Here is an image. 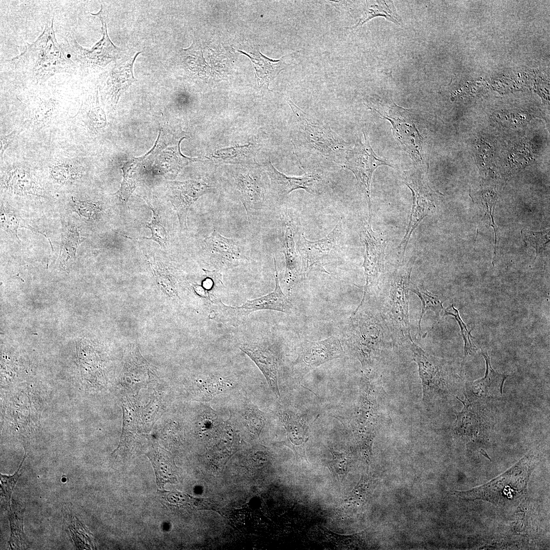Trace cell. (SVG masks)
Masks as SVG:
<instances>
[{"label":"cell","instance_id":"15","mask_svg":"<svg viewBox=\"0 0 550 550\" xmlns=\"http://www.w3.org/2000/svg\"><path fill=\"white\" fill-rule=\"evenodd\" d=\"M234 179L248 220L250 222L263 205L266 191L264 182L257 172H241L234 176Z\"/></svg>","mask_w":550,"mask_h":550},{"label":"cell","instance_id":"2","mask_svg":"<svg viewBox=\"0 0 550 550\" xmlns=\"http://www.w3.org/2000/svg\"><path fill=\"white\" fill-rule=\"evenodd\" d=\"M9 62L19 78L35 84L57 73L72 72L75 67L57 41L52 21L33 43L26 45L23 51Z\"/></svg>","mask_w":550,"mask_h":550},{"label":"cell","instance_id":"23","mask_svg":"<svg viewBox=\"0 0 550 550\" xmlns=\"http://www.w3.org/2000/svg\"><path fill=\"white\" fill-rule=\"evenodd\" d=\"M280 418L286 429L290 447L297 456L306 459L305 446L309 438V427L306 420L289 410H283Z\"/></svg>","mask_w":550,"mask_h":550},{"label":"cell","instance_id":"40","mask_svg":"<svg viewBox=\"0 0 550 550\" xmlns=\"http://www.w3.org/2000/svg\"><path fill=\"white\" fill-rule=\"evenodd\" d=\"M133 173L123 172V179L119 190L113 194L117 196L120 202L126 204L130 196L136 187V183L132 177Z\"/></svg>","mask_w":550,"mask_h":550},{"label":"cell","instance_id":"22","mask_svg":"<svg viewBox=\"0 0 550 550\" xmlns=\"http://www.w3.org/2000/svg\"><path fill=\"white\" fill-rule=\"evenodd\" d=\"M275 268V287L272 291L253 299H248L239 307L231 308L236 311L249 314L259 310H273L283 313H289L292 308L291 302L284 293L280 285L278 271L276 259L273 257Z\"/></svg>","mask_w":550,"mask_h":550},{"label":"cell","instance_id":"38","mask_svg":"<svg viewBox=\"0 0 550 550\" xmlns=\"http://www.w3.org/2000/svg\"><path fill=\"white\" fill-rule=\"evenodd\" d=\"M244 419L249 430L259 435L265 424L264 414L256 407H250L244 414Z\"/></svg>","mask_w":550,"mask_h":550},{"label":"cell","instance_id":"39","mask_svg":"<svg viewBox=\"0 0 550 550\" xmlns=\"http://www.w3.org/2000/svg\"><path fill=\"white\" fill-rule=\"evenodd\" d=\"M444 314L443 317L445 316H452L455 317V319L457 321L463 337V339L464 342V354L466 356L468 354L471 353L476 349V347L474 346L471 341L470 337H472L470 334L471 331H468L465 324L461 319L458 311L455 309L453 305L450 306L446 309H444Z\"/></svg>","mask_w":550,"mask_h":550},{"label":"cell","instance_id":"5","mask_svg":"<svg viewBox=\"0 0 550 550\" xmlns=\"http://www.w3.org/2000/svg\"><path fill=\"white\" fill-rule=\"evenodd\" d=\"M413 262L401 265L394 272L386 309L393 334L394 342L407 343L412 340L409 322L408 290Z\"/></svg>","mask_w":550,"mask_h":550},{"label":"cell","instance_id":"24","mask_svg":"<svg viewBox=\"0 0 550 550\" xmlns=\"http://www.w3.org/2000/svg\"><path fill=\"white\" fill-rule=\"evenodd\" d=\"M481 353L486 362L485 374L483 378L472 384L471 390L480 397H491L500 395L502 394L503 384L508 375L495 371L491 367L487 352L481 348Z\"/></svg>","mask_w":550,"mask_h":550},{"label":"cell","instance_id":"36","mask_svg":"<svg viewBox=\"0 0 550 550\" xmlns=\"http://www.w3.org/2000/svg\"><path fill=\"white\" fill-rule=\"evenodd\" d=\"M144 199L146 201L153 213L151 222L146 224V226L151 230V236L149 238L142 237L140 238V239L152 240L158 243L160 246L164 247L168 244L166 228L161 223L157 211L148 201Z\"/></svg>","mask_w":550,"mask_h":550},{"label":"cell","instance_id":"19","mask_svg":"<svg viewBox=\"0 0 550 550\" xmlns=\"http://www.w3.org/2000/svg\"><path fill=\"white\" fill-rule=\"evenodd\" d=\"M204 242L207 251L225 266H236L246 259L239 240L226 237L215 229Z\"/></svg>","mask_w":550,"mask_h":550},{"label":"cell","instance_id":"43","mask_svg":"<svg viewBox=\"0 0 550 550\" xmlns=\"http://www.w3.org/2000/svg\"><path fill=\"white\" fill-rule=\"evenodd\" d=\"M77 212L80 215L88 219L96 217L100 210L99 207L96 204L88 202L73 200Z\"/></svg>","mask_w":550,"mask_h":550},{"label":"cell","instance_id":"29","mask_svg":"<svg viewBox=\"0 0 550 550\" xmlns=\"http://www.w3.org/2000/svg\"><path fill=\"white\" fill-rule=\"evenodd\" d=\"M6 187L18 195L38 194V188L30 173L23 169H17L10 173Z\"/></svg>","mask_w":550,"mask_h":550},{"label":"cell","instance_id":"18","mask_svg":"<svg viewBox=\"0 0 550 550\" xmlns=\"http://www.w3.org/2000/svg\"><path fill=\"white\" fill-rule=\"evenodd\" d=\"M282 221L283 253L286 263L284 282L290 290L302 278V260L297 254L294 240L298 229L297 224H295L288 215L284 216Z\"/></svg>","mask_w":550,"mask_h":550},{"label":"cell","instance_id":"8","mask_svg":"<svg viewBox=\"0 0 550 550\" xmlns=\"http://www.w3.org/2000/svg\"><path fill=\"white\" fill-rule=\"evenodd\" d=\"M342 230L339 222L330 233L318 240L310 241L304 234H299L296 246L302 260V277L313 270L326 272L324 266L339 254Z\"/></svg>","mask_w":550,"mask_h":550},{"label":"cell","instance_id":"41","mask_svg":"<svg viewBox=\"0 0 550 550\" xmlns=\"http://www.w3.org/2000/svg\"><path fill=\"white\" fill-rule=\"evenodd\" d=\"M24 459V458L17 471L13 475L7 476L2 474L1 475V496L5 498L7 504H9V503L14 486L21 475L20 469Z\"/></svg>","mask_w":550,"mask_h":550},{"label":"cell","instance_id":"16","mask_svg":"<svg viewBox=\"0 0 550 550\" xmlns=\"http://www.w3.org/2000/svg\"><path fill=\"white\" fill-rule=\"evenodd\" d=\"M344 354L340 339L331 336L320 341H303L297 362L310 367H317L329 361L341 358Z\"/></svg>","mask_w":550,"mask_h":550},{"label":"cell","instance_id":"10","mask_svg":"<svg viewBox=\"0 0 550 550\" xmlns=\"http://www.w3.org/2000/svg\"><path fill=\"white\" fill-rule=\"evenodd\" d=\"M364 139V142L359 141L353 147H349L346 152L343 164L346 169L353 173L360 187L365 195L370 219L372 212L370 184L372 174L379 166L390 165L374 153L365 134Z\"/></svg>","mask_w":550,"mask_h":550},{"label":"cell","instance_id":"6","mask_svg":"<svg viewBox=\"0 0 550 550\" xmlns=\"http://www.w3.org/2000/svg\"><path fill=\"white\" fill-rule=\"evenodd\" d=\"M407 344L412 360L418 367L423 386V401L429 403L450 394L453 390L454 380L438 359L425 351L413 340Z\"/></svg>","mask_w":550,"mask_h":550},{"label":"cell","instance_id":"28","mask_svg":"<svg viewBox=\"0 0 550 550\" xmlns=\"http://www.w3.org/2000/svg\"><path fill=\"white\" fill-rule=\"evenodd\" d=\"M146 455L153 465L158 486L161 488L167 482L172 481V460L167 451L158 448H154L149 451Z\"/></svg>","mask_w":550,"mask_h":550},{"label":"cell","instance_id":"1","mask_svg":"<svg viewBox=\"0 0 550 550\" xmlns=\"http://www.w3.org/2000/svg\"><path fill=\"white\" fill-rule=\"evenodd\" d=\"M287 101L296 120L292 142L297 156L316 164L343 163L350 147L348 144L328 126L302 111L291 100Z\"/></svg>","mask_w":550,"mask_h":550},{"label":"cell","instance_id":"11","mask_svg":"<svg viewBox=\"0 0 550 550\" xmlns=\"http://www.w3.org/2000/svg\"><path fill=\"white\" fill-rule=\"evenodd\" d=\"M360 237L365 245L363 267L366 284L361 301L376 288L380 281L384 265L386 242L372 230L370 222H362Z\"/></svg>","mask_w":550,"mask_h":550},{"label":"cell","instance_id":"21","mask_svg":"<svg viewBox=\"0 0 550 550\" xmlns=\"http://www.w3.org/2000/svg\"><path fill=\"white\" fill-rule=\"evenodd\" d=\"M239 348L257 365L277 398L280 396L278 382V358L269 347L257 343H244Z\"/></svg>","mask_w":550,"mask_h":550},{"label":"cell","instance_id":"47","mask_svg":"<svg viewBox=\"0 0 550 550\" xmlns=\"http://www.w3.org/2000/svg\"><path fill=\"white\" fill-rule=\"evenodd\" d=\"M481 453H482V454H483V455H484V456H485L486 457H487L488 458H489V457H488V456H487V455H486V453H485V452H484V451L483 450H481Z\"/></svg>","mask_w":550,"mask_h":550},{"label":"cell","instance_id":"17","mask_svg":"<svg viewBox=\"0 0 550 550\" xmlns=\"http://www.w3.org/2000/svg\"><path fill=\"white\" fill-rule=\"evenodd\" d=\"M272 189L280 197H284L294 190L303 189L310 194H315L322 179L317 174L306 173L299 177L288 176L279 172L270 160L264 164Z\"/></svg>","mask_w":550,"mask_h":550},{"label":"cell","instance_id":"44","mask_svg":"<svg viewBox=\"0 0 550 550\" xmlns=\"http://www.w3.org/2000/svg\"><path fill=\"white\" fill-rule=\"evenodd\" d=\"M52 173L54 178L59 181H68L72 178V172L68 167H54Z\"/></svg>","mask_w":550,"mask_h":550},{"label":"cell","instance_id":"25","mask_svg":"<svg viewBox=\"0 0 550 550\" xmlns=\"http://www.w3.org/2000/svg\"><path fill=\"white\" fill-rule=\"evenodd\" d=\"M184 138H181L176 145L168 147L158 153L159 154L156 160V164L161 174L171 173L173 176H176L185 166L191 162L200 160L199 158L186 157L181 153L180 144Z\"/></svg>","mask_w":550,"mask_h":550},{"label":"cell","instance_id":"46","mask_svg":"<svg viewBox=\"0 0 550 550\" xmlns=\"http://www.w3.org/2000/svg\"><path fill=\"white\" fill-rule=\"evenodd\" d=\"M194 289L196 293L199 296L203 297L208 298V295L207 292L202 286L199 285H195L194 286Z\"/></svg>","mask_w":550,"mask_h":550},{"label":"cell","instance_id":"37","mask_svg":"<svg viewBox=\"0 0 550 550\" xmlns=\"http://www.w3.org/2000/svg\"><path fill=\"white\" fill-rule=\"evenodd\" d=\"M370 485V478L368 476H363L344 500V504L351 505L365 502L369 494Z\"/></svg>","mask_w":550,"mask_h":550},{"label":"cell","instance_id":"42","mask_svg":"<svg viewBox=\"0 0 550 550\" xmlns=\"http://www.w3.org/2000/svg\"><path fill=\"white\" fill-rule=\"evenodd\" d=\"M524 236L525 240H526L529 244L534 247L536 252L543 250L545 244L549 241L547 237V233L545 232H533L530 231L524 230L522 233Z\"/></svg>","mask_w":550,"mask_h":550},{"label":"cell","instance_id":"30","mask_svg":"<svg viewBox=\"0 0 550 550\" xmlns=\"http://www.w3.org/2000/svg\"><path fill=\"white\" fill-rule=\"evenodd\" d=\"M79 231L65 222H62L60 259L63 262L75 257L79 244L83 241Z\"/></svg>","mask_w":550,"mask_h":550},{"label":"cell","instance_id":"45","mask_svg":"<svg viewBox=\"0 0 550 550\" xmlns=\"http://www.w3.org/2000/svg\"><path fill=\"white\" fill-rule=\"evenodd\" d=\"M17 134V130H13L9 134L1 137V159H3L5 151L12 142Z\"/></svg>","mask_w":550,"mask_h":550},{"label":"cell","instance_id":"33","mask_svg":"<svg viewBox=\"0 0 550 550\" xmlns=\"http://www.w3.org/2000/svg\"><path fill=\"white\" fill-rule=\"evenodd\" d=\"M409 290L419 297L422 304V312L419 321V331L421 333V321L425 313L430 310L438 315L444 308L437 296L432 294L423 286L418 287L411 283Z\"/></svg>","mask_w":550,"mask_h":550},{"label":"cell","instance_id":"34","mask_svg":"<svg viewBox=\"0 0 550 550\" xmlns=\"http://www.w3.org/2000/svg\"><path fill=\"white\" fill-rule=\"evenodd\" d=\"M197 383L200 395L205 399H211L216 395L224 392L232 387L231 382L221 378L200 379Z\"/></svg>","mask_w":550,"mask_h":550},{"label":"cell","instance_id":"7","mask_svg":"<svg viewBox=\"0 0 550 550\" xmlns=\"http://www.w3.org/2000/svg\"><path fill=\"white\" fill-rule=\"evenodd\" d=\"M92 14L99 17L102 23V37L98 42L89 49L79 45L70 34L66 39L69 52L84 73L101 70L110 62L116 61L120 53V49L113 44L108 36L102 6L97 13Z\"/></svg>","mask_w":550,"mask_h":550},{"label":"cell","instance_id":"4","mask_svg":"<svg viewBox=\"0 0 550 550\" xmlns=\"http://www.w3.org/2000/svg\"><path fill=\"white\" fill-rule=\"evenodd\" d=\"M347 345L366 372L372 371L383 345V329L370 312L357 308L351 315Z\"/></svg>","mask_w":550,"mask_h":550},{"label":"cell","instance_id":"27","mask_svg":"<svg viewBox=\"0 0 550 550\" xmlns=\"http://www.w3.org/2000/svg\"><path fill=\"white\" fill-rule=\"evenodd\" d=\"M378 16H383L388 20L397 24H400L401 23V18L396 11L393 1H367V5L363 16L355 25L347 29L351 30L356 29L371 19Z\"/></svg>","mask_w":550,"mask_h":550},{"label":"cell","instance_id":"3","mask_svg":"<svg viewBox=\"0 0 550 550\" xmlns=\"http://www.w3.org/2000/svg\"><path fill=\"white\" fill-rule=\"evenodd\" d=\"M385 394L380 379L372 381L365 376L362 379L358 405L350 424L363 456L372 455V447L376 430L386 419Z\"/></svg>","mask_w":550,"mask_h":550},{"label":"cell","instance_id":"9","mask_svg":"<svg viewBox=\"0 0 550 550\" xmlns=\"http://www.w3.org/2000/svg\"><path fill=\"white\" fill-rule=\"evenodd\" d=\"M403 181L410 188L413 195V204L409 221L406 233L400 243L399 249L404 255L411 235L421 221L431 213L435 209L433 191L430 188L426 175L420 170L407 172Z\"/></svg>","mask_w":550,"mask_h":550},{"label":"cell","instance_id":"31","mask_svg":"<svg viewBox=\"0 0 550 550\" xmlns=\"http://www.w3.org/2000/svg\"><path fill=\"white\" fill-rule=\"evenodd\" d=\"M0 217L1 228L19 241L17 232L19 227L39 232L27 224L14 209L2 203Z\"/></svg>","mask_w":550,"mask_h":550},{"label":"cell","instance_id":"12","mask_svg":"<svg viewBox=\"0 0 550 550\" xmlns=\"http://www.w3.org/2000/svg\"><path fill=\"white\" fill-rule=\"evenodd\" d=\"M168 196L176 211L180 229L187 228V215L191 205L212 188L201 179L169 181Z\"/></svg>","mask_w":550,"mask_h":550},{"label":"cell","instance_id":"26","mask_svg":"<svg viewBox=\"0 0 550 550\" xmlns=\"http://www.w3.org/2000/svg\"><path fill=\"white\" fill-rule=\"evenodd\" d=\"M256 149L253 144L249 143L242 146H235L214 151L211 153V160L217 163H248L255 161Z\"/></svg>","mask_w":550,"mask_h":550},{"label":"cell","instance_id":"20","mask_svg":"<svg viewBox=\"0 0 550 550\" xmlns=\"http://www.w3.org/2000/svg\"><path fill=\"white\" fill-rule=\"evenodd\" d=\"M140 53L137 52L127 60L117 63L108 72L103 90L106 102L112 107L115 108L120 96L135 80L133 65Z\"/></svg>","mask_w":550,"mask_h":550},{"label":"cell","instance_id":"35","mask_svg":"<svg viewBox=\"0 0 550 550\" xmlns=\"http://www.w3.org/2000/svg\"><path fill=\"white\" fill-rule=\"evenodd\" d=\"M332 458L327 462L333 474L338 479L346 475L351 466L352 457L348 452H339L331 449Z\"/></svg>","mask_w":550,"mask_h":550},{"label":"cell","instance_id":"32","mask_svg":"<svg viewBox=\"0 0 550 550\" xmlns=\"http://www.w3.org/2000/svg\"><path fill=\"white\" fill-rule=\"evenodd\" d=\"M12 507L10 508V524L11 537L10 545L11 549L19 547L24 541L23 521L24 507L12 500Z\"/></svg>","mask_w":550,"mask_h":550},{"label":"cell","instance_id":"13","mask_svg":"<svg viewBox=\"0 0 550 550\" xmlns=\"http://www.w3.org/2000/svg\"><path fill=\"white\" fill-rule=\"evenodd\" d=\"M383 105L387 108L376 112H383L377 113L391 122L393 127V133L396 138L403 146H405L408 150L410 149L411 152L417 154L421 158L420 150L422 151V145L416 139L422 142L419 133L410 119L408 113V110L399 107L393 102Z\"/></svg>","mask_w":550,"mask_h":550},{"label":"cell","instance_id":"14","mask_svg":"<svg viewBox=\"0 0 550 550\" xmlns=\"http://www.w3.org/2000/svg\"><path fill=\"white\" fill-rule=\"evenodd\" d=\"M471 391L466 392L463 401L457 398L463 403V408L456 414L455 430L461 435L476 434L491 426L486 409L471 390Z\"/></svg>","mask_w":550,"mask_h":550}]
</instances>
